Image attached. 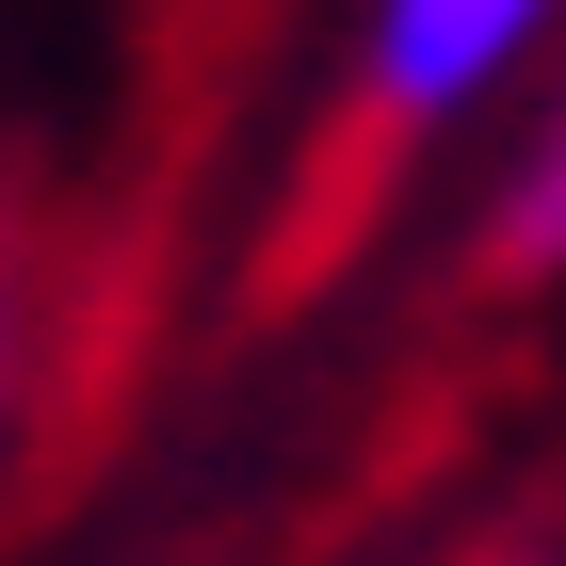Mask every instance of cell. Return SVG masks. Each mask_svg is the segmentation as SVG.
Wrapping results in <instances>:
<instances>
[{
    "mask_svg": "<svg viewBox=\"0 0 566 566\" xmlns=\"http://www.w3.org/2000/svg\"><path fill=\"white\" fill-rule=\"evenodd\" d=\"M566 49V0H356V130H389V146H437V130H470L502 82H534Z\"/></svg>",
    "mask_w": 566,
    "mask_h": 566,
    "instance_id": "obj_1",
    "label": "cell"
},
{
    "mask_svg": "<svg viewBox=\"0 0 566 566\" xmlns=\"http://www.w3.org/2000/svg\"><path fill=\"white\" fill-rule=\"evenodd\" d=\"M485 275H518V292L566 275V49H551V82H534L518 146H502V178H485Z\"/></svg>",
    "mask_w": 566,
    "mask_h": 566,
    "instance_id": "obj_2",
    "label": "cell"
},
{
    "mask_svg": "<svg viewBox=\"0 0 566 566\" xmlns=\"http://www.w3.org/2000/svg\"><path fill=\"white\" fill-rule=\"evenodd\" d=\"M33 373H49V260H33V211H17V178H0V437H17Z\"/></svg>",
    "mask_w": 566,
    "mask_h": 566,
    "instance_id": "obj_3",
    "label": "cell"
},
{
    "mask_svg": "<svg viewBox=\"0 0 566 566\" xmlns=\"http://www.w3.org/2000/svg\"><path fill=\"white\" fill-rule=\"evenodd\" d=\"M551 566H566V551H551Z\"/></svg>",
    "mask_w": 566,
    "mask_h": 566,
    "instance_id": "obj_4",
    "label": "cell"
}]
</instances>
